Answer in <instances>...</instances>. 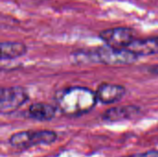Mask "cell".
<instances>
[{"mask_svg": "<svg viewBox=\"0 0 158 157\" xmlns=\"http://www.w3.org/2000/svg\"><path fill=\"white\" fill-rule=\"evenodd\" d=\"M57 110L67 117H80L92 111L98 102L93 90L82 86H70L56 94Z\"/></svg>", "mask_w": 158, "mask_h": 157, "instance_id": "cell-1", "label": "cell"}, {"mask_svg": "<svg viewBox=\"0 0 158 157\" xmlns=\"http://www.w3.org/2000/svg\"><path fill=\"white\" fill-rule=\"evenodd\" d=\"M74 55L83 56L89 62H96L107 66H128L135 63L139 58L138 56L127 48L119 49L107 45Z\"/></svg>", "mask_w": 158, "mask_h": 157, "instance_id": "cell-2", "label": "cell"}, {"mask_svg": "<svg viewBox=\"0 0 158 157\" xmlns=\"http://www.w3.org/2000/svg\"><path fill=\"white\" fill-rule=\"evenodd\" d=\"M57 134L54 130H23L12 134L8 139V143L13 148L28 149L37 145H47L55 143Z\"/></svg>", "mask_w": 158, "mask_h": 157, "instance_id": "cell-3", "label": "cell"}, {"mask_svg": "<svg viewBox=\"0 0 158 157\" xmlns=\"http://www.w3.org/2000/svg\"><path fill=\"white\" fill-rule=\"evenodd\" d=\"M28 100V92L21 86L2 87L0 90V112L2 115L12 114Z\"/></svg>", "mask_w": 158, "mask_h": 157, "instance_id": "cell-4", "label": "cell"}, {"mask_svg": "<svg viewBox=\"0 0 158 157\" xmlns=\"http://www.w3.org/2000/svg\"><path fill=\"white\" fill-rule=\"evenodd\" d=\"M99 38L107 45L114 48H128L135 41V31L128 27H115L103 30L99 33Z\"/></svg>", "mask_w": 158, "mask_h": 157, "instance_id": "cell-5", "label": "cell"}, {"mask_svg": "<svg viewBox=\"0 0 158 157\" xmlns=\"http://www.w3.org/2000/svg\"><path fill=\"white\" fill-rule=\"evenodd\" d=\"M126 88L123 85L102 82L98 85L95 93L98 102L105 105H112L119 102L126 94Z\"/></svg>", "mask_w": 158, "mask_h": 157, "instance_id": "cell-6", "label": "cell"}, {"mask_svg": "<svg viewBox=\"0 0 158 157\" xmlns=\"http://www.w3.org/2000/svg\"><path fill=\"white\" fill-rule=\"evenodd\" d=\"M141 114V107L135 105H118L106 110L102 115V119L106 122H120L131 120Z\"/></svg>", "mask_w": 158, "mask_h": 157, "instance_id": "cell-7", "label": "cell"}, {"mask_svg": "<svg viewBox=\"0 0 158 157\" xmlns=\"http://www.w3.org/2000/svg\"><path fill=\"white\" fill-rule=\"evenodd\" d=\"M138 56H145L158 54V36L136 39L127 48Z\"/></svg>", "mask_w": 158, "mask_h": 157, "instance_id": "cell-8", "label": "cell"}, {"mask_svg": "<svg viewBox=\"0 0 158 157\" xmlns=\"http://www.w3.org/2000/svg\"><path fill=\"white\" fill-rule=\"evenodd\" d=\"M57 112V107L46 103H34L28 108V115L31 118L38 121H50Z\"/></svg>", "mask_w": 158, "mask_h": 157, "instance_id": "cell-9", "label": "cell"}, {"mask_svg": "<svg viewBox=\"0 0 158 157\" xmlns=\"http://www.w3.org/2000/svg\"><path fill=\"white\" fill-rule=\"evenodd\" d=\"M28 51L25 43L21 42L6 41L1 43V59L10 60L24 56Z\"/></svg>", "mask_w": 158, "mask_h": 157, "instance_id": "cell-10", "label": "cell"}, {"mask_svg": "<svg viewBox=\"0 0 158 157\" xmlns=\"http://www.w3.org/2000/svg\"><path fill=\"white\" fill-rule=\"evenodd\" d=\"M120 157H158V150L152 149L143 153H138L134 154L131 155H127V156H120Z\"/></svg>", "mask_w": 158, "mask_h": 157, "instance_id": "cell-11", "label": "cell"}, {"mask_svg": "<svg viewBox=\"0 0 158 157\" xmlns=\"http://www.w3.org/2000/svg\"><path fill=\"white\" fill-rule=\"evenodd\" d=\"M148 71H149L150 73L154 74V75H156V76H158V64L157 65H153V66L149 67Z\"/></svg>", "mask_w": 158, "mask_h": 157, "instance_id": "cell-12", "label": "cell"}]
</instances>
